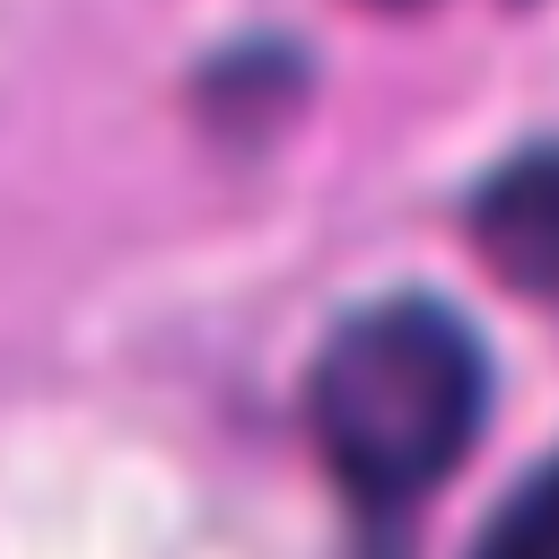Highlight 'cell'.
<instances>
[{"instance_id":"6da1fadb","label":"cell","mask_w":559,"mask_h":559,"mask_svg":"<svg viewBox=\"0 0 559 559\" xmlns=\"http://www.w3.org/2000/svg\"><path fill=\"white\" fill-rule=\"evenodd\" d=\"M297 402H306V437L323 472L367 515H393L463 463L489 402V367H480L472 323L445 297L384 288L323 332Z\"/></svg>"},{"instance_id":"7a4b0ae2","label":"cell","mask_w":559,"mask_h":559,"mask_svg":"<svg viewBox=\"0 0 559 559\" xmlns=\"http://www.w3.org/2000/svg\"><path fill=\"white\" fill-rule=\"evenodd\" d=\"M463 227L480 245V262L524 288V297H559V140H533L515 157H498L472 201H463Z\"/></svg>"},{"instance_id":"3957f363","label":"cell","mask_w":559,"mask_h":559,"mask_svg":"<svg viewBox=\"0 0 559 559\" xmlns=\"http://www.w3.org/2000/svg\"><path fill=\"white\" fill-rule=\"evenodd\" d=\"M472 559H559V454L515 480V498L480 524Z\"/></svg>"},{"instance_id":"277c9868","label":"cell","mask_w":559,"mask_h":559,"mask_svg":"<svg viewBox=\"0 0 559 559\" xmlns=\"http://www.w3.org/2000/svg\"><path fill=\"white\" fill-rule=\"evenodd\" d=\"M384 9H402V0H384Z\"/></svg>"}]
</instances>
